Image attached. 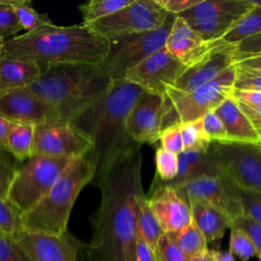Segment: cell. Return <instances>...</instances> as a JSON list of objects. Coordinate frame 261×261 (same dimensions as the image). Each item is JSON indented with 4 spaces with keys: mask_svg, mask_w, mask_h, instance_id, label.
Returning <instances> with one entry per match:
<instances>
[{
    "mask_svg": "<svg viewBox=\"0 0 261 261\" xmlns=\"http://www.w3.org/2000/svg\"><path fill=\"white\" fill-rule=\"evenodd\" d=\"M143 155L137 148L119 159L98 187L101 202L91 217L88 261H137L138 204L144 194Z\"/></svg>",
    "mask_w": 261,
    "mask_h": 261,
    "instance_id": "obj_1",
    "label": "cell"
},
{
    "mask_svg": "<svg viewBox=\"0 0 261 261\" xmlns=\"http://www.w3.org/2000/svg\"><path fill=\"white\" fill-rule=\"evenodd\" d=\"M143 92L126 80L114 81L104 94L70 120L93 144L89 156L95 166L92 184L97 188L119 159L141 148L128 136L126 121Z\"/></svg>",
    "mask_w": 261,
    "mask_h": 261,
    "instance_id": "obj_2",
    "label": "cell"
},
{
    "mask_svg": "<svg viewBox=\"0 0 261 261\" xmlns=\"http://www.w3.org/2000/svg\"><path fill=\"white\" fill-rule=\"evenodd\" d=\"M109 40L98 35L86 23H55L5 41L1 58L36 62L43 69L60 63L100 65L109 51Z\"/></svg>",
    "mask_w": 261,
    "mask_h": 261,
    "instance_id": "obj_3",
    "label": "cell"
},
{
    "mask_svg": "<svg viewBox=\"0 0 261 261\" xmlns=\"http://www.w3.org/2000/svg\"><path fill=\"white\" fill-rule=\"evenodd\" d=\"M111 83L99 65L60 63L45 67L30 88L56 110L60 119L71 120Z\"/></svg>",
    "mask_w": 261,
    "mask_h": 261,
    "instance_id": "obj_4",
    "label": "cell"
},
{
    "mask_svg": "<svg viewBox=\"0 0 261 261\" xmlns=\"http://www.w3.org/2000/svg\"><path fill=\"white\" fill-rule=\"evenodd\" d=\"M94 175L95 166L89 155L73 159L45 197L22 214L23 231L51 236L65 232L75 200Z\"/></svg>",
    "mask_w": 261,
    "mask_h": 261,
    "instance_id": "obj_5",
    "label": "cell"
},
{
    "mask_svg": "<svg viewBox=\"0 0 261 261\" xmlns=\"http://www.w3.org/2000/svg\"><path fill=\"white\" fill-rule=\"evenodd\" d=\"M236 66L225 69L213 81L192 92L169 88L164 96L162 130L168 126L202 118L214 111L233 90Z\"/></svg>",
    "mask_w": 261,
    "mask_h": 261,
    "instance_id": "obj_6",
    "label": "cell"
},
{
    "mask_svg": "<svg viewBox=\"0 0 261 261\" xmlns=\"http://www.w3.org/2000/svg\"><path fill=\"white\" fill-rule=\"evenodd\" d=\"M72 160L31 156L18 163L7 191L6 201L22 216L45 197Z\"/></svg>",
    "mask_w": 261,
    "mask_h": 261,
    "instance_id": "obj_7",
    "label": "cell"
},
{
    "mask_svg": "<svg viewBox=\"0 0 261 261\" xmlns=\"http://www.w3.org/2000/svg\"><path fill=\"white\" fill-rule=\"evenodd\" d=\"M175 17L169 14L165 23L153 31L119 35L108 39L109 51L99 67L112 82L123 80L129 69L165 47Z\"/></svg>",
    "mask_w": 261,
    "mask_h": 261,
    "instance_id": "obj_8",
    "label": "cell"
},
{
    "mask_svg": "<svg viewBox=\"0 0 261 261\" xmlns=\"http://www.w3.org/2000/svg\"><path fill=\"white\" fill-rule=\"evenodd\" d=\"M252 7V0H199L177 16L205 42H215L221 40Z\"/></svg>",
    "mask_w": 261,
    "mask_h": 261,
    "instance_id": "obj_9",
    "label": "cell"
},
{
    "mask_svg": "<svg viewBox=\"0 0 261 261\" xmlns=\"http://www.w3.org/2000/svg\"><path fill=\"white\" fill-rule=\"evenodd\" d=\"M168 15L157 0H133L118 11L86 24L98 35L111 39L119 35L156 30L165 23Z\"/></svg>",
    "mask_w": 261,
    "mask_h": 261,
    "instance_id": "obj_10",
    "label": "cell"
},
{
    "mask_svg": "<svg viewBox=\"0 0 261 261\" xmlns=\"http://www.w3.org/2000/svg\"><path fill=\"white\" fill-rule=\"evenodd\" d=\"M91 140L70 120L56 119L36 126L32 156L75 159L90 154Z\"/></svg>",
    "mask_w": 261,
    "mask_h": 261,
    "instance_id": "obj_11",
    "label": "cell"
},
{
    "mask_svg": "<svg viewBox=\"0 0 261 261\" xmlns=\"http://www.w3.org/2000/svg\"><path fill=\"white\" fill-rule=\"evenodd\" d=\"M222 167L244 189L261 192V145L212 143Z\"/></svg>",
    "mask_w": 261,
    "mask_h": 261,
    "instance_id": "obj_12",
    "label": "cell"
},
{
    "mask_svg": "<svg viewBox=\"0 0 261 261\" xmlns=\"http://www.w3.org/2000/svg\"><path fill=\"white\" fill-rule=\"evenodd\" d=\"M186 67L187 65L162 48L129 69L123 80L139 86L147 93L163 97L167 89L174 87Z\"/></svg>",
    "mask_w": 261,
    "mask_h": 261,
    "instance_id": "obj_13",
    "label": "cell"
},
{
    "mask_svg": "<svg viewBox=\"0 0 261 261\" xmlns=\"http://www.w3.org/2000/svg\"><path fill=\"white\" fill-rule=\"evenodd\" d=\"M187 200L196 199L206 202L224 212L232 221L242 215L239 199V186L224 170L217 175L203 176L178 188Z\"/></svg>",
    "mask_w": 261,
    "mask_h": 261,
    "instance_id": "obj_14",
    "label": "cell"
},
{
    "mask_svg": "<svg viewBox=\"0 0 261 261\" xmlns=\"http://www.w3.org/2000/svg\"><path fill=\"white\" fill-rule=\"evenodd\" d=\"M0 115L9 122L34 126L60 119L56 110L30 87L0 92Z\"/></svg>",
    "mask_w": 261,
    "mask_h": 261,
    "instance_id": "obj_15",
    "label": "cell"
},
{
    "mask_svg": "<svg viewBox=\"0 0 261 261\" xmlns=\"http://www.w3.org/2000/svg\"><path fill=\"white\" fill-rule=\"evenodd\" d=\"M234 65V45L216 41L214 46L193 63L187 65L173 89L192 92L213 81Z\"/></svg>",
    "mask_w": 261,
    "mask_h": 261,
    "instance_id": "obj_16",
    "label": "cell"
},
{
    "mask_svg": "<svg viewBox=\"0 0 261 261\" xmlns=\"http://www.w3.org/2000/svg\"><path fill=\"white\" fill-rule=\"evenodd\" d=\"M149 205L164 233L176 232L192 222L190 204L182 192L166 185H152Z\"/></svg>",
    "mask_w": 261,
    "mask_h": 261,
    "instance_id": "obj_17",
    "label": "cell"
},
{
    "mask_svg": "<svg viewBox=\"0 0 261 261\" xmlns=\"http://www.w3.org/2000/svg\"><path fill=\"white\" fill-rule=\"evenodd\" d=\"M164 96L143 92L133 106L126 121L130 139L138 145H152L162 132Z\"/></svg>",
    "mask_w": 261,
    "mask_h": 261,
    "instance_id": "obj_18",
    "label": "cell"
},
{
    "mask_svg": "<svg viewBox=\"0 0 261 261\" xmlns=\"http://www.w3.org/2000/svg\"><path fill=\"white\" fill-rule=\"evenodd\" d=\"M34 261H77L86 245L68 230L60 236L21 232L16 239Z\"/></svg>",
    "mask_w": 261,
    "mask_h": 261,
    "instance_id": "obj_19",
    "label": "cell"
},
{
    "mask_svg": "<svg viewBox=\"0 0 261 261\" xmlns=\"http://www.w3.org/2000/svg\"><path fill=\"white\" fill-rule=\"evenodd\" d=\"M215 42H205L180 16H176L165 42V49L176 60L189 65L211 49Z\"/></svg>",
    "mask_w": 261,
    "mask_h": 261,
    "instance_id": "obj_20",
    "label": "cell"
},
{
    "mask_svg": "<svg viewBox=\"0 0 261 261\" xmlns=\"http://www.w3.org/2000/svg\"><path fill=\"white\" fill-rule=\"evenodd\" d=\"M177 175L166 186L178 188L199 177L217 175L223 169L212 144L206 148L182 151L177 155Z\"/></svg>",
    "mask_w": 261,
    "mask_h": 261,
    "instance_id": "obj_21",
    "label": "cell"
},
{
    "mask_svg": "<svg viewBox=\"0 0 261 261\" xmlns=\"http://www.w3.org/2000/svg\"><path fill=\"white\" fill-rule=\"evenodd\" d=\"M213 112L220 118L224 125L227 135V142L261 144V138L231 95L227 97Z\"/></svg>",
    "mask_w": 261,
    "mask_h": 261,
    "instance_id": "obj_22",
    "label": "cell"
},
{
    "mask_svg": "<svg viewBox=\"0 0 261 261\" xmlns=\"http://www.w3.org/2000/svg\"><path fill=\"white\" fill-rule=\"evenodd\" d=\"M192 221L203 234L206 243L220 240L227 228H230V218L221 210L201 200L189 199Z\"/></svg>",
    "mask_w": 261,
    "mask_h": 261,
    "instance_id": "obj_23",
    "label": "cell"
},
{
    "mask_svg": "<svg viewBox=\"0 0 261 261\" xmlns=\"http://www.w3.org/2000/svg\"><path fill=\"white\" fill-rule=\"evenodd\" d=\"M42 71L43 68L33 61L0 58V92L30 87Z\"/></svg>",
    "mask_w": 261,
    "mask_h": 261,
    "instance_id": "obj_24",
    "label": "cell"
},
{
    "mask_svg": "<svg viewBox=\"0 0 261 261\" xmlns=\"http://www.w3.org/2000/svg\"><path fill=\"white\" fill-rule=\"evenodd\" d=\"M36 126L24 123L9 122L6 133L7 152L18 163H21L32 156Z\"/></svg>",
    "mask_w": 261,
    "mask_h": 261,
    "instance_id": "obj_25",
    "label": "cell"
},
{
    "mask_svg": "<svg viewBox=\"0 0 261 261\" xmlns=\"http://www.w3.org/2000/svg\"><path fill=\"white\" fill-rule=\"evenodd\" d=\"M138 204V233L150 247L156 257L158 251V243L164 234L159 222L157 221L150 205L148 198L141 194L137 198Z\"/></svg>",
    "mask_w": 261,
    "mask_h": 261,
    "instance_id": "obj_26",
    "label": "cell"
},
{
    "mask_svg": "<svg viewBox=\"0 0 261 261\" xmlns=\"http://www.w3.org/2000/svg\"><path fill=\"white\" fill-rule=\"evenodd\" d=\"M253 7L232 27L220 40L224 43L237 45L238 43L261 34V5L252 0Z\"/></svg>",
    "mask_w": 261,
    "mask_h": 261,
    "instance_id": "obj_27",
    "label": "cell"
},
{
    "mask_svg": "<svg viewBox=\"0 0 261 261\" xmlns=\"http://www.w3.org/2000/svg\"><path fill=\"white\" fill-rule=\"evenodd\" d=\"M166 234L189 259L201 255L208 250L203 234L193 221L181 230Z\"/></svg>",
    "mask_w": 261,
    "mask_h": 261,
    "instance_id": "obj_28",
    "label": "cell"
},
{
    "mask_svg": "<svg viewBox=\"0 0 261 261\" xmlns=\"http://www.w3.org/2000/svg\"><path fill=\"white\" fill-rule=\"evenodd\" d=\"M8 2L13 9L21 29L24 30L25 33L54 23L47 13H40L37 11L30 0H8Z\"/></svg>",
    "mask_w": 261,
    "mask_h": 261,
    "instance_id": "obj_29",
    "label": "cell"
},
{
    "mask_svg": "<svg viewBox=\"0 0 261 261\" xmlns=\"http://www.w3.org/2000/svg\"><path fill=\"white\" fill-rule=\"evenodd\" d=\"M133 0H90L79 6L84 23L106 17L130 4Z\"/></svg>",
    "mask_w": 261,
    "mask_h": 261,
    "instance_id": "obj_30",
    "label": "cell"
},
{
    "mask_svg": "<svg viewBox=\"0 0 261 261\" xmlns=\"http://www.w3.org/2000/svg\"><path fill=\"white\" fill-rule=\"evenodd\" d=\"M155 176L152 185H166L172 181L178 171L177 155L159 147L155 151Z\"/></svg>",
    "mask_w": 261,
    "mask_h": 261,
    "instance_id": "obj_31",
    "label": "cell"
},
{
    "mask_svg": "<svg viewBox=\"0 0 261 261\" xmlns=\"http://www.w3.org/2000/svg\"><path fill=\"white\" fill-rule=\"evenodd\" d=\"M231 97L261 138V93L232 90Z\"/></svg>",
    "mask_w": 261,
    "mask_h": 261,
    "instance_id": "obj_32",
    "label": "cell"
},
{
    "mask_svg": "<svg viewBox=\"0 0 261 261\" xmlns=\"http://www.w3.org/2000/svg\"><path fill=\"white\" fill-rule=\"evenodd\" d=\"M179 129L184 143V151L206 148L212 144L204 132L202 118L181 123L179 124Z\"/></svg>",
    "mask_w": 261,
    "mask_h": 261,
    "instance_id": "obj_33",
    "label": "cell"
},
{
    "mask_svg": "<svg viewBox=\"0 0 261 261\" xmlns=\"http://www.w3.org/2000/svg\"><path fill=\"white\" fill-rule=\"evenodd\" d=\"M0 230L15 239L23 232L21 213L2 199H0Z\"/></svg>",
    "mask_w": 261,
    "mask_h": 261,
    "instance_id": "obj_34",
    "label": "cell"
},
{
    "mask_svg": "<svg viewBox=\"0 0 261 261\" xmlns=\"http://www.w3.org/2000/svg\"><path fill=\"white\" fill-rule=\"evenodd\" d=\"M229 252L232 255H237L242 261H248L250 258L257 255L251 239L242 229L232 226L230 227Z\"/></svg>",
    "mask_w": 261,
    "mask_h": 261,
    "instance_id": "obj_35",
    "label": "cell"
},
{
    "mask_svg": "<svg viewBox=\"0 0 261 261\" xmlns=\"http://www.w3.org/2000/svg\"><path fill=\"white\" fill-rule=\"evenodd\" d=\"M0 261H34L18 241L0 230Z\"/></svg>",
    "mask_w": 261,
    "mask_h": 261,
    "instance_id": "obj_36",
    "label": "cell"
},
{
    "mask_svg": "<svg viewBox=\"0 0 261 261\" xmlns=\"http://www.w3.org/2000/svg\"><path fill=\"white\" fill-rule=\"evenodd\" d=\"M242 215L261 223V192L239 187Z\"/></svg>",
    "mask_w": 261,
    "mask_h": 261,
    "instance_id": "obj_37",
    "label": "cell"
},
{
    "mask_svg": "<svg viewBox=\"0 0 261 261\" xmlns=\"http://www.w3.org/2000/svg\"><path fill=\"white\" fill-rule=\"evenodd\" d=\"M21 30L8 0H0V36L7 40L17 36Z\"/></svg>",
    "mask_w": 261,
    "mask_h": 261,
    "instance_id": "obj_38",
    "label": "cell"
},
{
    "mask_svg": "<svg viewBox=\"0 0 261 261\" xmlns=\"http://www.w3.org/2000/svg\"><path fill=\"white\" fill-rule=\"evenodd\" d=\"M18 162L7 152L0 150V199L6 201L7 191Z\"/></svg>",
    "mask_w": 261,
    "mask_h": 261,
    "instance_id": "obj_39",
    "label": "cell"
},
{
    "mask_svg": "<svg viewBox=\"0 0 261 261\" xmlns=\"http://www.w3.org/2000/svg\"><path fill=\"white\" fill-rule=\"evenodd\" d=\"M202 124L204 132L211 143H226L227 135L224 125L220 118L210 111L202 117Z\"/></svg>",
    "mask_w": 261,
    "mask_h": 261,
    "instance_id": "obj_40",
    "label": "cell"
},
{
    "mask_svg": "<svg viewBox=\"0 0 261 261\" xmlns=\"http://www.w3.org/2000/svg\"><path fill=\"white\" fill-rule=\"evenodd\" d=\"M233 90L261 93V73L245 70L236 66Z\"/></svg>",
    "mask_w": 261,
    "mask_h": 261,
    "instance_id": "obj_41",
    "label": "cell"
},
{
    "mask_svg": "<svg viewBox=\"0 0 261 261\" xmlns=\"http://www.w3.org/2000/svg\"><path fill=\"white\" fill-rule=\"evenodd\" d=\"M237 227L242 229L252 241L257 256L261 255V223L247 217L244 215H240L236 217L230 224V227Z\"/></svg>",
    "mask_w": 261,
    "mask_h": 261,
    "instance_id": "obj_42",
    "label": "cell"
},
{
    "mask_svg": "<svg viewBox=\"0 0 261 261\" xmlns=\"http://www.w3.org/2000/svg\"><path fill=\"white\" fill-rule=\"evenodd\" d=\"M159 140L161 142V147L170 153L178 155L185 150L179 124L164 128L160 134Z\"/></svg>",
    "mask_w": 261,
    "mask_h": 261,
    "instance_id": "obj_43",
    "label": "cell"
},
{
    "mask_svg": "<svg viewBox=\"0 0 261 261\" xmlns=\"http://www.w3.org/2000/svg\"><path fill=\"white\" fill-rule=\"evenodd\" d=\"M156 261H189V258L176 247V245L164 233L158 243Z\"/></svg>",
    "mask_w": 261,
    "mask_h": 261,
    "instance_id": "obj_44",
    "label": "cell"
},
{
    "mask_svg": "<svg viewBox=\"0 0 261 261\" xmlns=\"http://www.w3.org/2000/svg\"><path fill=\"white\" fill-rule=\"evenodd\" d=\"M257 55H261V34L250 37L234 45V63Z\"/></svg>",
    "mask_w": 261,
    "mask_h": 261,
    "instance_id": "obj_45",
    "label": "cell"
},
{
    "mask_svg": "<svg viewBox=\"0 0 261 261\" xmlns=\"http://www.w3.org/2000/svg\"><path fill=\"white\" fill-rule=\"evenodd\" d=\"M157 2L168 14L177 16L196 5L199 0H157Z\"/></svg>",
    "mask_w": 261,
    "mask_h": 261,
    "instance_id": "obj_46",
    "label": "cell"
},
{
    "mask_svg": "<svg viewBox=\"0 0 261 261\" xmlns=\"http://www.w3.org/2000/svg\"><path fill=\"white\" fill-rule=\"evenodd\" d=\"M137 261H156L154 253L139 233L137 238Z\"/></svg>",
    "mask_w": 261,
    "mask_h": 261,
    "instance_id": "obj_47",
    "label": "cell"
},
{
    "mask_svg": "<svg viewBox=\"0 0 261 261\" xmlns=\"http://www.w3.org/2000/svg\"><path fill=\"white\" fill-rule=\"evenodd\" d=\"M234 65L237 67L245 69V70L261 73V55L243 59V60L234 63Z\"/></svg>",
    "mask_w": 261,
    "mask_h": 261,
    "instance_id": "obj_48",
    "label": "cell"
},
{
    "mask_svg": "<svg viewBox=\"0 0 261 261\" xmlns=\"http://www.w3.org/2000/svg\"><path fill=\"white\" fill-rule=\"evenodd\" d=\"M9 121L0 115V150L7 151L6 148V133Z\"/></svg>",
    "mask_w": 261,
    "mask_h": 261,
    "instance_id": "obj_49",
    "label": "cell"
},
{
    "mask_svg": "<svg viewBox=\"0 0 261 261\" xmlns=\"http://www.w3.org/2000/svg\"><path fill=\"white\" fill-rule=\"evenodd\" d=\"M210 254L214 261H234L233 255L230 252H219L215 250H210Z\"/></svg>",
    "mask_w": 261,
    "mask_h": 261,
    "instance_id": "obj_50",
    "label": "cell"
},
{
    "mask_svg": "<svg viewBox=\"0 0 261 261\" xmlns=\"http://www.w3.org/2000/svg\"><path fill=\"white\" fill-rule=\"evenodd\" d=\"M189 261H214V260L210 254V250H207L203 254L189 259Z\"/></svg>",
    "mask_w": 261,
    "mask_h": 261,
    "instance_id": "obj_51",
    "label": "cell"
},
{
    "mask_svg": "<svg viewBox=\"0 0 261 261\" xmlns=\"http://www.w3.org/2000/svg\"><path fill=\"white\" fill-rule=\"evenodd\" d=\"M5 41L6 40L2 36H0V58L2 56V51H3V47H4V44H5Z\"/></svg>",
    "mask_w": 261,
    "mask_h": 261,
    "instance_id": "obj_52",
    "label": "cell"
},
{
    "mask_svg": "<svg viewBox=\"0 0 261 261\" xmlns=\"http://www.w3.org/2000/svg\"><path fill=\"white\" fill-rule=\"evenodd\" d=\"M257 3H258V4H260V5H261V1H257Z\"/></svg>",
    "mask_w": 261,
    "mask_h": 261,
    "instance_id": "obj_53",
    "label": "cell"
},
{
    "mask_svg": "<svg viewBox=\"0 0 261 261\" xmlns=\"http://www.w3.org/2000/svg\"><path fill=\"white\" fill-rule=\"evenodd\" d=\"M260 145H261V144H260Z\"/></svg>",
    "mask_w": 261,
    "mask_h": 261,
    "instance_id": "obj_54",
    "label": "cell"
}]
</instances>
